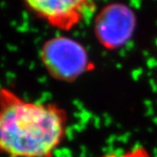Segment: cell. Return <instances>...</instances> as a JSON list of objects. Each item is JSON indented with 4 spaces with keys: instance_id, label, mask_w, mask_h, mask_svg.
<instances>
[{
    "instance_id": "6da1fadb",
    "label": "cell",
    "mask_w": 157,
    "mask_h": 157,
    "mask_svg": "<svg viewBox=\"0 0 157 157\" xmlns=\"http://www.w3.org/2000/svg\"><path fill=\"white\" fill-rule=\"evenodd\" d=\"M67 125L66 111L57 104L30 101L10 88H0V154L53 157Z\"/></svg>"
},
{
    "instance_id": "7a4b0ae2",
    "label": "cell",
    "mask_w": 157,
    "mask_h": 157,
    "mask_svg": "<svg viewBox=\"0 0 157 157\" xmlns=\"http://www.w3.org/2000/svg\"><path fill=\"white\" fill-rule=\"evenodd\" d=\"M41 60L48 73L55 80L72 82L92 69L89 55L81 43L56 36L43 44Z\"/></svg>"
},
{
    "instance_id": "3957f363",
    "label": "cell",
    "mask_w": 157,
    "mask_h": 157,
    "mask_svg": "<svg viewBox=\"0 0 157 157\" xmlns=\"http://www.w3.org/2000/svg\"><path fill=\"white\" fill-rule=\"evenodd\" d=\"M137 26L134 10L120 2L108 4L96 17L95 34L101 46L109 50L121 48L132 38Z\"/></svg>"
},
{
    "instance_id": "277c9868",
    "label": "cell",
    "mask_w": 157,
    "mask_h": 157,
    "mask_svg": "<svg viewBox=\"0 0 157 157\" xmlns=\"http://www.w3.org/2000/svg\"><path fill=\"white\" fill-rule=\"evenodd\" d=\"M29 9L50 26L69 30L87 17L96 9V0H24Z\"/></svg>"
},
{
    "instance_id": "5b68a950",
    "label": "cell",
    "mask_w": 157,
    "mask_h": 157,
    "mask_svg": "<svg viewBox=\"0 0 157 157\" xmlns=\"http://www.w3.org/2000/svg\"><path fill=\"white\" fill-rule=\"evenodd\" d=\"M100 157H152V155L147 148L139 145L124 151L109 152Z\"/></svg>"
},
{
    "instance_id": "8992f818",
    "label": "cell",
    "mask_w": 157,
    "mask_h": 157,
    "mask_svg": "<svg viewBox=\"0 0 157 157\" xmlns=\"http://www.w3.org/2000/svg\"><path fill=\"white\" fill-rule=\"evenodd\" d=\"M155 86H156V90H157V77H156V80H155Z\"/></svg>"
}]
</instances>
